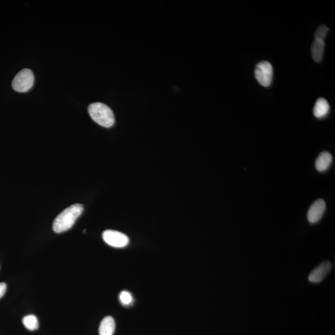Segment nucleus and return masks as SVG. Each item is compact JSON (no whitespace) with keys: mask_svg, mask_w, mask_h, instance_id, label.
I'll use <instances>...</instances> for the list:
<instances>
[{"mask_svg":"<svg viewBox=\"0 0 335 335\" xmlns=\"http://www.w3.org/2000/svg\"><path fill=\"white\" fill-rule=\"evenodd\" d=\"M6 285L4 283H0V299L5 294L6 290Z\"/></svg>","mask_w":335,"mask_h":335,"instance_id":"15","label":"nucleus"},{"mask_svg":"<svg viewBox=\"0 0 335 335\" xmlns=\"http://www.w3.org/2000/svg\"><path fill=\"white\" fill-rule=\"evenodd\" d=\"M329 31V29L326 26L321 25L317 28L315 33V39L318 40L324 41L326 38L328 32Z\"/></svg>","mask_w":335,"mask_h":335,"instance_id":"14","label":"nucleus"},{"mask_svg":"<svg viewBox=\"0 0 335 335\" xmlns=\"http://www.w3.org/2000/svg\"><path fill=\"white\" fill-rule=\"evenodd\" d=\"M89 112L91 118L101 126L111 128L114 124L113 112L106 104L101 102L92 103L89 107Z\"/></svg>","mask_w":335,"mask_h":335,"instance_id":"2","label":"nucleus"},{"mask_svg":"<svg viewBox=\"0 0 335 335\" xmlns=\"http://www.w3.org/2000/svg\"><path fill=\"white\" fill-rule=\"evenodd\" d=\"M102 239L107 244L114 248H124L129 243V237L126 235L112 230L104 231Z\"/></svg>","mask_w":335,"mask_h":335,"instance_id":"5","label":"nucleus"},{"mask_svg":"<svg viewBox=\"0 0 335 335\" xmlns=\"http://www.w3.org/2000/svg\"><path fill=\"white\" fill-rule=\"evenodd\" d=\"M332 268V263L330 261H324L314 269L310 274L309 280L310 282L319 283L324 280L329 273Z\"/></svg>","mask_w":335,"mask_h":335,"instance_id":"7","label":"nucleus"},{"mask_svg":"<svg viewBox=\"0 0 335 335\" xmlns=\"http://www.w3.org/2000/svg\"><path fill=\"white\" fill-rule=\"evenodd\" d=\"M326 209V203L324 199H320L313 203L310 205L309 211L307 212L308 221L311 224L317 223L324 216Z\"/></svg>","mask_w":335,"mask_h":335,"instance_id":"6","label":"nucleus"},{"mask_svg":"<svg viewBox=\"0 0 335 335\" xmlns=\"http://www.w3.org/2000/svg\"><path fill=\"white\" fill-rule=\"evenodd\" d=\"M115 327V321L111 316H107L102 320L99 329V335H113Z\"/></svg>","mask_w":335,"mask_h":335,"instance_id":"9","label":"nucleus"},{"mask_svg":"<svg viewBox=\"0 0 335 335\" xmlns=\"http://www.w3.org/2000/svg\"><path fill=\"white\" fill-rule=\"evenodd\" d=\"M332 156L327 151L320 154L315 161V167L320 172H324L330 167L332 162Z\"/></svg>","mask_w":335,"mask_h":335,"instance_id":"8","label":"nucleus"},{"mask_svg":"<svg viewBox=\"0 0 335 335\" xmlns=\"http://www.w3.org/2000/svg\"><path fill=\"white\" fill-rule=\"evenodd\" d=\"M119 300L121 304L124 305H129L133 301V295L128 291L124 290L119 295Z\"/></svg>","mask_w":335,"mask_h":335,"instance_id":"13","label":"nucleus"},{"mask_svg":"<svg viewBox=\"0 0 335 335\" xmlns=\"http://www.w3.org/2000/svg\"><path fill=\"white\" fill-rule=\"evenodd\" d=\"M23 323L24 327L30 331H34L38 329L39 322L38 320L35 315H29L24 317L23 319Z\"/></svg>","mask_w":335,"mask_h":335,"instance_id":"12","label":"nucleus"},{"mask_svg":"<svg viewBox=\"0 0 335 335\" xmlns=\"http://www.w3.org/2000/svg\"><path fill=\"white\" fill-rule=\"evenodd\" d=\"M330 110V105L326 99L320 97L317 99L314 108V114L317 118H322L327 116Z\"/></svg>","mask_w":335,"mask_h":335,"instance_id":"10","label":"nucleus"},{"mask_svg":"<svg viewBox=\"0 0 335 335\" xmlns=\"http://www.w3.org/2000/svg\"><path fill=\"white\" fill-rule=\"evenodd\" d=\"M83 211V206L80 204L72 205L65 209L56 217L53 222V231L60 234L72 228Z\"/></svg>","mask_w":335,"mask_h":335,"instance_id":"1","label":"nucleus"},{"mask_svg":"<svg viewBox=\"0 0 335 335\" xmlns=\"http://www.w3.org/2000/svg\"><path fill=\"white\" fill-rule=\"evenodd\" d=\"M255 75L256 79L261 86L270 87L273 77L272 65L267 61H262L258 63L256 66Z\"/></svg>","mask_w":335,"mask_h":335,"instance_id":"4","label":"nucleus"},{"mask_svg":"<svg viewBox=\"0 0 335 335\" xmlns=\"http://www.w3.org/2000/svg\"><path fill=\"white\" fill-rule=\"evenodd\" d=\"M324 41L315 39L311 48L312 56L315 62H320L322 60L324 56Z\"/></svg>","mask_w":335,"mask_h":335,"instance_id":"11","label":"nucleus"},{"mask_svg":"<svg viewBox=\"0 0 335 335\" xmlns=\"http://www.w3.org/2000/svg\"><path fill=\"white\" fill-rule=\"evenodd\" d=\"M34 82V76L33 72L26 68L21 70L16 75L12 82V87L17 92L25 93L31 89Z\"/></svg>","mask_w":335,"mask_h":335,"instance_id":"3","label":"nucleus"}]
</instances>
